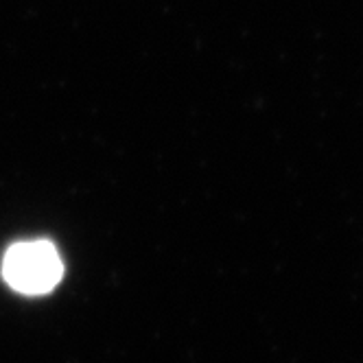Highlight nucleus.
I'll list each match as a JSON object with an SVG mask.
<instances>
[{"instance_id":"1","label":"nucleus","mask_w":363,"mask_h":363,"mask_svg":"<svg viewBox=\"0 0 363 363\" xmlns=\"http://www.w3.org/2000/svg\"><path fill=\"white\" fill-rule=\"evenodd\" d=\"M64 265L53 243L24 241L9 247L3 261V276L20 294H46L62 280Z\"/></svg>"}]
</instances>
